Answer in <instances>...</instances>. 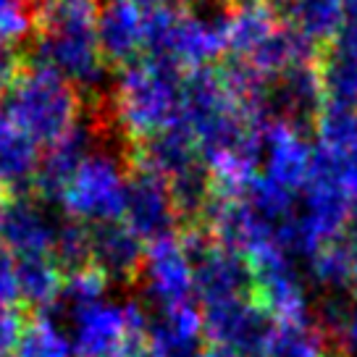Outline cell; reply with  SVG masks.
<instances>
[{"instance_id":"obj_1","label":"cell","mask_w":357,"mask_h":357,"mask_svg":"<svg viewBox=\"0 0 357 357\" xmlns=\"http://www.w3.org/2000/svg\"><path fill=\"white\" fill-rule=\"evenodd\" d=\"M100 0H43L34 8V66H45L77 89H98L105 58L98 43Z\"/></svg>"},{"instance_id":"obj_2","label":"cell","mask_w":357,"mask_h":357,"mask_svg":"<svg viewBox=\"0 0 357 357\" xmlns=\"http://www.w3.org/2000/svg\"><path fill=\"white\" fill-rule=\"evenodd\" d=\"M184 79L187 74L178 66L153 56H142L119 68L111 89V113L132 145L178 123Z\"/></svg>"},{"instance_id":"obj_3","label":"cell","mask_w":357,"mask_h":357,"mask_svg":"<svg viewBox=\"0 0 357 357\" xmlns=\"http://www.w3.org/2000/svg\"><path fill=\"white\" fill-rule=\"evenodd\" d=\"M229 8L200 6L178 11L174 6L147 8V45L145 56L163 58L184 74L211 68L229 53Z\"/></svg>"},{"instance_id":"obj_4","label":"cell","mask_w":357,"mask_h":357,"mask_svg":"<svg viewBox=\"0 0 357 357\" xmlns=\"http://www.w3.org/2000/svg\"><path fill=\"white\" fill-rule=\"evenodd\" d=\"M37 147H50L82 123L79 89L45 66H29L6 92V108Z\"/></svg>"},{"instance_id":"obj_5","label":"cell","mask_w":357,"mask_h":357,"mask_svg":"<svg viewBox=\"0 0 357 357\" xmlns=\"http://www.w3.org/2000/svg\"><path fill=\"white\" fill-rule=\"evenodd\" d=\"M126 187L129 174L123 171L121 160L111 153H92L68 181L58 205H63L66 218L84 226L121 221Z\"/></svg>"},{"instance_id":"obj_6","label":"cell","mask_w":357,"mask_h":357,"mask_svg":"<svg viewBox=\"0 0 357 357\" xmlns=\"http://www.w3.org/2000/svg\"><path fill=\"white\" fill-rule=\"evenodd\" d=\"M68 342L77 357H121L126 347L150 339V321L137 302H95L68 315Z\"/></svg>"},{"instance_id":"obj_7","label":"cell","mask_w":357,"mask_h":357,"mask_svg":"<svg viewBox=\"0 0 357 357\" xmlns=\"http://www.w3.org/2000/svg\"><path fill=\"white\" fill-rule=\"evenodd\" d=\"M273 326L276 324L252 297H236L202 307V336L208 347L236 355L260 357Z\"/></svg>"},{"instance_id":"obj_8","label":"cell","mask_w":357,"mask_h":357,"mask_svg":"<svg viewBox=\"0 0 357 357\" xmlns=\"http://www.w3.org/2000/svg\"><path fill=\"white\" fill-rule=\"evenodd\" d=\"M121 221L145 245L174 236V226L178 223V215L166 181L155 176V174L134 168L129 174L126 205H123Z\"/></svg>"},{"instance_id":"obj_9","label":"cell","mask_w":357,"mask_h":357,"mask_svg":"<svg viewBox=\"0 0 357 357\" xmlns=\"http://www.w3.org/2000/svg\"><path fill=\"white\" fill-rule=\"evenodd\" d=\"M61 223V218L26 195L6 197L0 215V247L11 257H50Z\"/></svg>"},{"instance_id":"obj_10","label":"cell","mask_w":357,"mask_h":357,"mask_svg":"<svg viewBox=\"0 0 357 357\" xmlns=\"http://www.w3.org/2000/svg\"><path fill=\"white\" fill-rule=\"evenodd\" d=\"M263 176L284 187L291 195H300L307 184L312 168V145L302 126L284 119H271L263 129Z\"/></svg>"},{"instance_id":"obj_11","label":"cell","mask_w":357,"mask_h":357,"mask_svg":"<svg viewBox=\"0 0 357 357\" xmlns=\"http://www.w3.org/2000/svg\"><path fill=\"white\" fill-rule=\"evenodd\" d=\"M139 281H145V291L150 294V300L160 305V310L192 302L195 294L192 260L176 234L147 245Z\"/></svg>"},{"instance_id":"obj_12","label":"cell","mask_w":357,"mask_h":357,"mask_svg":"<svg viewBox=\"0 0 357 357\" xmlns=\"http://www.w3.org/2000/svg\"><path fill=\"white\" fill-rule=\"evenodd\" d=\"M145 250V242L134 236L123 221L89 226V266L100 271L108 284H139Z\"/></svg>"},{"instance_id":"obj_13","label":"cell","mask_w":357,"mask_h":357,"mask_svg":"<svg viewBox=\"0 0 357 357\" xmlns=\"http://www.w3.org/2000/svg\"><path fill=\"white\" fill-rule=\"evenodd\" d=\"M98 43L105 63L126 66L145 56L147 8L132 0H105L98 16Z\"/></svg>"},{"instance_id":"obj_14","label":"cell","mask_w":357,"mask_h":357,"mask_svg":"<svg viewBox=\"0 0 357 357\" xmlns=\"http://www.w3.org/2000/svg\"><path fill=\"white\" fill-rule=\"evenodd\" d=\"M92 145H95V134L82 121L66 137H61L58 142L45 147V153H40V166L34 174L32 190L45 202H61L68 181L74 178L79 166L95 153Z\"/></svg>"},{"instance_id":"obj_15","label":"cell","mask_w":357,"mask_h":357,"mask_svg":"<svg viewBox=\"0 0 357 357\" xmlns=\"http://www.w3.org/2000/svg\"><path fill=\"white\" fill-rule=\"evenodd\" d=\"M132 163L139 171L155 174L163 181H174L181 174L192 171L195 166H200L202 158L197 153V145L192 139L190 129L178 121L166 132L150 137L145 142L134 145L132 150Z\"/></svg>"},{"instance_id":"obj_16","label":"cell","mask_w":357,"mask_h":357,"mask_svg":"<svg viewBox=\"0 0 357 357\" xmlns=\"http://www.w3.org/2000/svg\"><path fill=\"white\" fill-rule=\"evenodd\" d=\"M326 102L318 63L287 71L271 87V113L273 119H284L297 126L315 123Z\"/></svg>"},{"instance_id":"obj_17","label":"cell","mask_w":357,"mask_h":357,"mask_svg":"<svg viewBox=\"0 0 357 357\" xmlns=\"http://www.w3.org/2000/svg\"><path fill=\"white\" fill-rule=\"evenodd\" d=\"M273 11L315 47L334 45L347 24V0H273Z\"/></svg>"},{"instance_id":"obj_18","label":"cell","mask_w":357,"mask_h":357,"mask_svg":"<svg viewBox=\"0 0 357 357\" xmlns=\"http://www.w3.org/2000/svg\"><path fill=\"white\" fill-rule=\"evenodd\" d=\"M40 166V147L0 111V195L19 197L32 187Z\"/></svg>"},{"instance_id":"obj_19","label":"cell","mask_w":357,"mask_h":357,"mask_svg":"<svg viewBox=\"0 0 357 357\" xmlns=\"http://www.w3.org/2000/svg\"><path fill=\"white\" fill-rule=\"evenodd\" d=\"M279 26V16L273 11V6H268L266 0H242V3H236L234 8H229V24H226L229 53L234 56V61H245Z\"/></svg>"},{"instance_id":"obj_20","label":"cell","mask_w":357,"mask_h":357,"mask_svg":"<svg viewBox=\"0 0 357 357\" xmlns=\"http://www.w3.org/2000/svg\"><path fill=\"white\" fill-rule=\"evenodd\" d=\"M16 260V279H19V305L37 315H47L56 307L63 273L56 260L47 255L40 257H13Z\"/></svg>"},{"instance_id":"obj_21","label":"cell","mask_w":357,"mask_h":357,"mask_svg":"<svg viewBox=\"0 0 357 357\" xmlns=\"http://www.w3.org/2000/svg\"><path fill=\"white\" fill-rule=\"evenodd\" d=\"M334 352L324 328L307 324H276L260 357H328Z\"/></svg>"},{"instance_id":"obj_22","label":"cell","mask_w":357,"mask_h":357,"mask_svg":"<svg viewBox=\"0 0 357 357\" xmlns=\"http://www.w3.org/2000/svg\"><path fill=\"white\" fill-rule=\"evenodd\" d=\"M326 100L357 108V50L331 45L318 61Z\"/></svg>"},{"instance_id":"obj_23","label":"cell","mask_w":357,"mask_h":357,"mask_svg":"<svg viewBox=\"0 0 357 357\" xmlns=\"http://www.w3.org/2000/svg\"><path fill=\"white\" fill-rule=\"evenodd\" d=\"M315 147L326 153L357 150V108L342 102H324L315 119Z\"/></svg>"},{"instance_id":"obj_24","label":"cell","mask_w":357,"mask_h":357,"mask_svg":"<svg viewBox=\"0 0 357 357\" xmlns=\"http://www.w3.org/2000/svg\"><path fill=\"white\" fill-rule=\"evenodd\" d=\"M312 276L321 281L324 287L339 289V287H349L352 284V273H355V250L347 242V236H339L334 242L315 250L310 257Z\"/></svg>"},{"instance_id":"obj_25","label":"cell","mask_w":357,"mask_h":357,"mask_svg":"<svg viewBox=\"0 0 357 357\" xmlns=\"http://www.w3.org/2000/svg\"><path fill=\"white\" fill-rule=\"evenodd\" d=\"M11 357H74L71 342L50 318H34L26 324Z\"/></svg>"},{"instance_id":"obj_26","label":"cell","mask_w":357,"mask_h":357,"mask_svg":"<svg viewBox=\"0 0 357 357\" xmlns=\"http://www.w3.org/2000/svg\"><path fill=\"white\" fill-rule=\"evenodd\" d=\"M34 34V8L26 0H0V50H16Z\"/></svg>"},{"instance_id":"obj_27","label":"cell","mask_w":357,"mask_h":357,"mask_svg":"<svg viewBox=\"0 0 357 357\" xmlns=\"http://www.w3.org/2000/svg\"><path fill=\"white\" fill-rule=\"evenodd\" d=\"M26 321H24L22 310L0 305V357H11L19 339H22Z\"/></svg>"},{"instance_id":"obj_28","label":"cell","mask_w":357,"mask_h":357,"mask_svg":"<svg viewBox=\"0 0 357 357\" xmlns=\"http://www.w3.org/2000/svg\"><path fill=\"white\" fill-rule=\"evenodd\" d=\"M24 68L26 66L16 56V50H0V95H6L13 87V82L22 77Z\"/></svg>"},{"instance_id":"obj_29","label":"cell","mask_w":357,"mask_h":357,"mask_svg":"<svg viewBox=\"0 0 357 357\" xmlns=\"http://www.w3.org/2000/svg\"><path fill=\"white\" fill-rule=\"evenodd\" d=\"M336 45L342 47H349V50H357V0H347V24Z\"/></svg>"},{"instance_id":"obj_30","label":"cell","mask_w":357,"mask_h":357,"mask_svg":"<svg viewBox=\"0 0 357 357\" xmlns=\"http://www.w3.org/2000/svg\"><path fill=\"white\" fill-rule=\"evenodd\" d=\"M121 357H160L155 352V347L150 344V339H145V342H137V344L126 347L121 352Z\"/></svg>"},{"instance_id":"obj_31","label":"cell","mask_w":357,"mask_h":357,"mask_svg":"<svg viewBox=\"0 0 357 357\" xmlns=\"http://www.w3.org/2000/svg\"><path fill=\"white\" fill-rule=\"evenodd\" d=\"M344 339H349L352 344L357 347V307L349 312V318H347V331H344Z\"/></svg>"},{"instance_id":"obj_32","label":"cell","mask_w":357,"mask_h":357,"mask_svg":"<svg viewBox=\"0 0 357 357\" xmlns=\"http://www.w3.org/2000/svg\"><path fill=\"white\" fill-rule=\"evenodd\" d=\"M142 8H158V6H176V3H187V0H132Z\"/></svg>"},{"instance_id":"obj_33","label":"cell","mask_w":357,"mask_h":357,"mask_svg":"<svg viewBox=\"0 0 357 357\" xmlns=\"http://www.w3.org/2000/svg\"><path fill=\"white\" fill-rule=\"evenodd\" d=\"M349 287H352L357 294V252H355V273H352V284H349Z\"/></svg>"},{"instance_id":"obj_34","label":"cell","mask_w":357,"mask_h":357,"mask_svg":"<svg viewBox=\"0 0 357 357\" xmlns=\"http://www.w3.org/2000/svg\"><path fill=\"white\" fill-rule=\"evenodd\" d=\"M328 357H347V355L342 352V349H339V352H328Z\"/></svg>"},{"instance_id":"obj_35","label":"cell","mask_w":357,"mask_h":357,"mask_svg":"<svg viewBox=\"0 0 357 357\" xmlns=\"http://www.w3.org/2000/svg\"><path fill=\"white\" fill-rule=\"evenodd\" d=\"M3 205H6V195H0V215H3Z\"/></svg>"},{"instance_id":"obj_36","label":"cell","mask_w":357,"mask_h":357,"mask_svg":"<svg viewBox=\"0 0 357 357\" xmlns=\"http://www.w3.org/2000/svg\"><path fill=\"white\" fill-rule=\"evenodd\" d=\"M239 3H242V0H239Z\"/></svg>"}]
</instances>
